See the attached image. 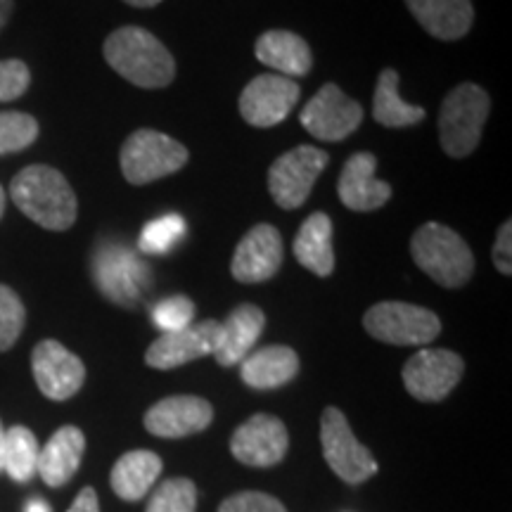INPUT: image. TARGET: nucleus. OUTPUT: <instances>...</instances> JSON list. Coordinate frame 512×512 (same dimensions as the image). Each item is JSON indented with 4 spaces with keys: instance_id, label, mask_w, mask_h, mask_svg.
<instances>
[{
    "instance_id": "11",
    "label": "nucleus",
    "mask_w": 512,
    "mask_h": 512,
    "mask_svg": "<svg viewBox=\"0 0 512 512\" xmlns=\"http://www.w3.org/2000/svg\"><path fill=\"white\" fill-rule=\"evenodd\" d=\"M465 373V361L456 351L422 349L403 366V384L413 399L437 403L456 389Z\"/></svg>"
},
{
    "instance_id": "14",
    "label": "nucleus",
    "mask_w": 512,
    "mask_h": 512,
    "mask_svg": "<svg viewBox=\"0 0 512 512\" xmlns=\"http://www.w3.org/2000/svg\"><path fill=\"white\" fill-rule=\"evenodd\" d=\"M290 434L283 420L275 415L256 413L242 422L230 439V453L235 460L249 467H273L285 458Z\"/></svg>"
},
{
    "instance_id": "32",
    "label": "nucleus",
    "mask_w": 512,
    "mask_h": 512,
    "mask_svg": "<svg viewBox=\"0 0 512 512\" xmlns=\"http://www.w3.org/2000/svg\"><path fill=\"white\" fill-rule=\"evenodd\" d=\"M195 318V304L190 302L185 294H174V297H166L152 309V320L159 330L164 332H178L192 325Z\"/></svg>"
},
{
    "instance_id": "30",
    "label": "nucleus",
    "mask_w": 512,
    "mask_h": 512,
    "mask_svg": "<svg viewBox=\"0 0 512 512\" xmlns=\"http://www.w3.org/2000/svg\"><path fill=\"white\" fill-rule=\"evenodd\" d=\"M38 138V121L24 112H0V155L22 152Z\"/></svg>"
},
{
    "instance_id": "21",
    "label": "nucleus",
    "mask_w": 512,
    "mask_h": 512,
    "mask_svg": "<svg viewBox=\"0 0 512 512\" xmlns=\"http://www.w3.org/2000/svg\"><path fill=\"white\" fill-rule=\"evenodd\" d=\"M427 34L441 41H458L475 22L470 0H403Z\"/></svg>"
},
{
    "instance_id": "18",
    "label": "nucleus",
    "mask_w": 512,
    "mask_h": 512,
    "mask_svg": "<svg viewBox=\"0 0 512 512\" xmlns=\"http://www.w3.org/2000/svg\"><path fill=\"white\" fill-rule=\"evenodd\" d=\"M377 157L370 152H356L344 164L339 176V200L351 211H375L392 197V185L375 178Z\"/></svg>"
},
{
    "instance_id": "19",
    "label": "nucleus",
    "mask_w": 512,
    "mask_h": 512,
    "mask_svg": "<svg viewBox=\"0 0 512 512\" xmlns=\"http://www.w3.org/2000/svg\"><path fill=\"white\" fill-rule=\"evenodd\" d=\"M83 453H86V434L79 427L64 425L38 453L36 475H41L50 489H60V486L72 482L79 472Z\"/></svg>"
},
{
    "instance_id": "3",
    "label": "nucleus",
    "mask_w": 512,
    "mask_h": 512,
    "mask_svg": "<svg viewBox=\"0 0 512 512\" xmlns=\"http://www.w3.org/2000/svg\"><path fill=\"white\" fill-rule=\"evenodd\" d=\"M413 261L434 283L448 290L463 287L475 273V256L456 230L444 223H425L411 240Z\"/></svg>"
},
{
    "instance_id": "27",
    "label": "nucleus",
    "mask_w": 512,
    "mask_h": 512,
    "mask_svg": "<svg viewBox=\"0 0 512 512\" xmlns=\"http://www.w3.org/2000/svg\"><path fill=\"white\" fill-rule=\"evenodd\" d=\"M38 446L36 434L24 425H15L5 430V446H3V472H8L10 479L17 484H27L36 477L38 470Z\"/></svg>"
},
{
    "instance_id": "16",
    "label": "nucleus",
    "mask_w": 512,
    "mask_h": 512,
    "mask_svg": "<svg viewBox=\"0 0 512 512\" xmlns=\"http://www.w3.org/2000/svg\"><path fill=\"white\" fill-rule=\"evenodd\" d=\"M214 420V408L202 396H169L145 413V430L162 439H183L204 432Z\"/></svg>"
},
{
    "instance_id": "36",
    "label": "nucleus",
    "mask_w": 512,
    "mask_h": 512,
    "mask_svg": "<svg viewBox=\"0 0 512 512\" xmlns=\"http://www.w3.org/2000/svg\"><path fill=\"white\" fill-rule=\"evenodd\" d=\"M67 512H100V501H98V494H95L93 486L81 489L79 496L74 498L72 508H69Z\"/></svg>"
},
{
    "instance_id": "25",
    "label": "nucleus",
    "mask_w": 512,
    "mask_h": 512,
    "mask_svg": "<svg viewBox=\"0 0 512 512\" xmlns=\"http://www.w3.org/2000/svg\"><path fill=\"white\" fill-rule=\"evenodd\" d=\"M294 256L318 278H328L335 271V247H332V221L328 214L316 211L302 223L294 238Z\"/></svg>"
},
{
    "instance_id": "6",
    "label": "nucleus",
    "mask_w": 512,
    "mask_h": 512,
    "mask_svg": "<svg viewBox=\"0 0 512 512\" xmlns=\"http://www.w3.org/2000/svg\"><path fill=\"white\" fill-rule=\"evenodd\" d=\"M150 266L131 247L121 242H102L93 254V280L102 297L110 302L136 306L150 287Z\"/></svg>"
},
{
    "instance_id": "8",
    "label": "nucleus",
    "mask_w": 512,
    "mask_h": 512,
    "mask_svg": "<svg viewBox=\"0 0 512 512\" xmlns=\"http://www.w3.org/2000/svg\"><path fill=\"white\" fill-rule=\"evenodd\" d=\"M320 444H323L325 463L342 482L363 484L377 472L373 453L356 439L349 420L335 406L325 408L320 418Z\"/></svg>"
},
{
    "instance_id": "37",
    "label": "nucleus",
    "mask_w": 512,
    "mask_h": 512,
    "mask_svg": "<svg viewBox=\"0 0 512 512\" xmlns=\"http://www.w3.org/2000/svg\"><path fill=\"white\" fill-rule=\"evenodd\" d=\"M12 10H15V0H0V31L10 22Z\"/></svg>"
},
{
    "instance_id": "12",
    "label": "nucleus",
    "mask_w": 512,
    "mask_h": 512,
    "mask_svg": "<svg viewBox=\"0 0 512 512\" xmlns=\"http://www.w3.org/2000/svg\"><path fill=\"white\" fill-rule=\"evenodd\" d=\"M299 86L280 74H261L240 95V114L249 126L271 128L283 124L299 102Z\"/></svg>"
},
{
    "instance_id": "39",
    "label": "nucleus",
    "mask_w": 512,
    "mask_h": 512,
    "mask_svg": "<svg viewBox=\"0 0 512 512\" xmlns=\"http://www.w3.org/2000/svg\"><path fill=\"white\" fill-rule=\"evenodd\" d=\"M124 3L133 5V8H155L162 0H124Z\"/></svg>"
},
{
    "instance_id": "29",
    "label": "nucleus",
    "mask_w": 512,
    "mask_h": 512,
    "mask_svg": "<svg viewBox=\"0 0 512 512\" xmlns=\"http://www.w3.org/2000/svg\"><path fill=\"white\" fill-rule=\"evenodd\" d=\"M197 486L185 477H174L157 486L155 494L147 501L145 512H195Z\"/></svg>"
},
{
    "instance_id": "2",
    "label": "nucleus",
    "mask_w": 512,
    "mask_h": 512,
    "mask_svg": "<svg viewBox=\"0 0 512 512\" xmlns=\"http://www.w3.org/2000/svg\"><path fill=\"white\" fill-rule=\"evenodd\" d=\"M102 55L138 88H164L174 81L176 62L159 38L143 27H121L107 36Z\"/></svg>"
},
{
    "instance_id": "40",
    "label": "nucleus",
    "mask_w": 512,
    "mask_h": 512,
    "mask_svg": "<svg viewBox=\"0 0 512 512\" xmlns=\"http://www.w3.org/2000/svg\"><path fill=\"white\" fill-rule=\"evenodd\" d=\"M3 446H5V427L0 422V472H3Z\"/></svg>"
},
{
    "instance_id": "13",
    "label": "nucleus",
    "mask_w": 512,
    "mask_h": 512,
    "mask_svg": "<svg viewBox=\"0 0 512 512\" xmlns=\"http://www.w3.org/2000/svg\"><path fill=\"white\" fill-rule=\"evenodd\" d=\"M31 370L43 396L50 401H67L86 382V366L74 351L57 339H43L31 354Z\"/></svg>"
},
{
    "instance_id": "35",
    "label": "nucleus",
    "mask_w": 512,
    "mask_h": 512,
    "mask_svg": "<svg viewBox=\"0 0 512 512\" xmlns=\"http://www.w3.org/2000/svg\"><path fill=\"white\" fill-rule=\"evenodd\" d=\"M494 264L503 275L512 273V223L505 221L498 228L496 242H494Z\"/></svg>"
},
{
    "instance_id": "20",
    "label": "nucleus",
    "mask_w": 512,
    "mask_h": 512,
    "mask_svg": "<svg viewBox=\"0 0 512 512\" xmlns=\"http://www.w3.org/2000/svg\"><path fill=\"white\" fill-rule=\"evenodd\" d=\"M266 325V316L259 306L240 304L238 309L228 313V318L221 323L219 347L214 351V358L219 366L230 368L238 366L252 354L256 339L261 337Z\"/></svg>"
},
{
    "instance_id": "34",
    "label": "nucleus",
    "mask_w": 512,
    "mask_h": 512,
    "mask_svg": "<svg viewBox=\"0 0 512 512\" xmlns=\"http://www.w3.org/2000/svg\"><path fill=\"white\" fill-rule=\"evenodd\" d=\"M219 512H287L278 498L261 494V491H242L226 498L219 505Z\"/></svg>"
},
{
    "instance_id": "4",
    "label": "nucleus",
    "mask_w": 512,
    "mask_h": 512,
    "mask_svg": "<svg viewBox=\"0 0 512 512\" xmlns=\"http://www.w3.org/2000/svg\"><path fill=\"white\" fill-rule=\"evenodd\" d=\"M491 100L477 83H460L446 95L439 112L441 150L448 157H467L477 150L486 119H489Z\"/></svg>"
},
{
    "instance_id": "17",
    "label": "nucleus",
    "mask_w": 512,
    "mask_h": 512,
    "mask_svg": "<svg viewBox=\"0 0 512 512\" xmlns=\"http://www.w3.org/2000/svg\"><path fill=\"white\" fill-rule=\"evenodd\" d=\"M283 264V238L278 228L259 223L240 240L233 254L230 273L238 283H266Z\"/></svg>"
},
{
    "instance_id": "10",
    "label": "nucleus",
    "mask_w": 512,
    "mask_h": 512,
    "mask_svg": "<svg viewBox=\"0 0 512 512\" xmlns=\"http://www.w3.org/2000/svg\"><path fill=\"white\" fill-rule=\"evenodd\" d=\"M299 121L306 131L323 143H339L361 126L363 107L351 100L335 83H325L299 112Z\"/></svg>"
},
{
    "instance_id": "7",
    "label": "nucleus",
    "mask_w": 512,
    "mask_h": 512,
    "mask_svg": "<svg viewBox=\"0 0 512 512\" xmlns=\"http://www.w3.org/2000/svg\"><path fill=\"white\" fill-rule=\"evenodd\" d=\"M370 337L394 347H425L439 337L441 320L434 311L406 302H380L363 316Z\"/></svg>"
},
{
    "instance_id": "26",
    "label": "nucleus",
    "mask_w": 512,
    "mask_h": 512,
    "mask_svg": "<svg viewBox=\"0 0 512 512\" xmlns=\"http://www.w3.org/2000/svg\"><path fill=\"white\" fill-rule=\"evenodd\" d=\"M373 117L377 124L387 128H406L415 126L425 119V110L418 105H408L399 95V74L396 69H382L377 79Z\"/></svg>"
},
{
    "instance_id": "33",
    "label": "nucleus",
    "mask_w": 512,
    "mask_h": 512,
    "mask_svg": "<svg viewBox=\"0 0 512 512\" xmlns=\"http://www.w3.org/2000/svg\"><path fill=\"white\" fill-rule=\"evenodd\" d=\"M31 72L22 60H0V102H12L27 93Z\"/></svg>"
},
{
    "instance_id": "1",
    "label": "nucleus",
    "mask_w": 512,
    "mask_h": 512,
    "mask_svg": "<svg viewBox=\"0 0 512 512\" xmlns=\"http://www.w3.org/2000/svg\"><path fill=\"white\" fill-rule=\"evenodd\" d=\"M10 197L17 209L46 230H67L74 226L76 195L60 171L46 164H31L12 178Z\"/></svg>"
},
{
    "instance_id": "15",
    "label": "nucleus",
    "mask_w": 512,
    "mask_h": 512,
    "mask_svg": "<svg viewBox=\"0 0 512 512\" xmlns=\"http://www.w3.org/2000/svg\"><path fill=\"white\" fill-rule=\"evenodd\" d=\"M219 335V320H202V323L188 325L178 332H164L150 344L145 363L157 370H174L202 356H214L216 347H219Z\"/></svg>"
},
{
    "instance_id": "41",
    "label": "nucleus",
    "mask_w": 512,
    "mask_h": 512,
    "mask_svg": "<svg viewBox=\"0 0 512 512\" xmlns=\"http://www.w3.org/2000/svg\"><path fill=\"white\" fill-rule=\"evenodd\" d=\"M3 214H5V190L3 185H0V219H3Z\"/></svg>"
},
{
    "instance_id": "5",
    "label": "nucleus",
    "mask_w": 512,
    "mask_h": 512,
    "mask_svg": "<svg viewBox=\"0 0 512 512\" xmlns=\"http://www.w3.org/2000/svg\"><path fill=\"white\" fill-rule=\"evenodd\" d=\"M119 164L128 183L147 185L181 171L188 164V150L166 133L140 128L121 145Z\"/></svg>"
},
{
    "instance_id": "22",
    "label": "nucleus",
    "mask_w": 512,
    "mask_h": 512,
    "mask_svg": "<svg viewBox=\"0 0 512 512\" xmlns=\"http://www.w3.org/2000/svg\"><path fill=\"white\" fill-rule=\"evenodd\" d=\"M254 55L256 60L275 69L280 76H287V79L306 76L313 64L309 43L299 34H294V31L285 29H271L261 34L254 46Z\"/></svg>"
},
{
    "instance_id": "31",
    "label": "nucleus",
    "mask_w": 512,
    "mask_h": 512,
    "mask_svg": "<svg viewBox=\"0 0 512 512\" xmlns=\"http://www.w3.org/2000/svg\"><path fill=\"white\" fill-rule=\"evenodd\" d=\"M27 323V309L22 299L8 285H0V351H8L17 344Z\"/></svg>"
},
{
    "instance_id": "38",
    "label": "nucleus",
    "mask_w": 512,
    "mask_h": 512,
    "mask_svg": "<svg viewBox=\"0 0 512 512\" xmlns=\"http://www.w3.org/2000/svg\"><path fill=\"white\" fill-rule=\"evenodd\" d=\"M24 512H53L50 503L43 501V498H31V501L24 505Z\"/></svg>"
},
{
    "instance_id": "9",
    "label": "nucleus",
    "mask_w": 512,
    "mask_h": 512,
    "mask_svg": "<svg viewBox=\"0 0 512 512\" xmlns=\"http://www.w3.org/2000/svg\"><path fill=\"white\" fill-rule=\"evenodd\" d=\"M328 162V152L313 145H299L275 159L268 171V192L275 204L283 209L302 207Z\"/></svg>"
},
{
    "instance_id": "24",
    "label": "nucleus",
    "mask_w": 512,
    "mask_h": 512,
    "mask_svg": "<svg viewBox=\"0 0 512 512\" xmlns=\"http://www.w3.org/2000/svg\"><path fill=\"white\" fill-rule=\"evenodd\" d=\"M164 463L155 451H128L121 456L112 467L110 484L114 494L124 501H140L152 486L157 484V479L162 477Z\"/></svg>"
},
{
    "instance_id": "23",
    "label": "nucleus",
    "mask_w": 512,
    "mask_h": 512,
    "mask_svg": "<svg viewBox=\"0 0 512 512\" xmlns=\"http://www.w3.org/2000/svg\"><path fill=\"white\" fill-rule=\"evenodd\" d=\"M299 373V356L294 349L273 344V347L256 349L240 363V377L247 387L268 392V389L285 387Z\"/></svg>"
},
{
    "instance_id": "28",
    "label": "nucleus",
    "mask_w": 512,
    "mask_h": 512,
    "mask_svg": "<svg viewBox=\"0 0 512 512\" xmlns=\"http://www.w3.org/2000/svg\"><path fill=\"white\" fill-rule=\"evenodd\" d=\"M185 235V219L181 214H166L159 216V219L150 221L147 226L140 230L138 247L143 254L159 256L169 254L178 242L183 240Z\"/></svg>"
}]
</instances>
